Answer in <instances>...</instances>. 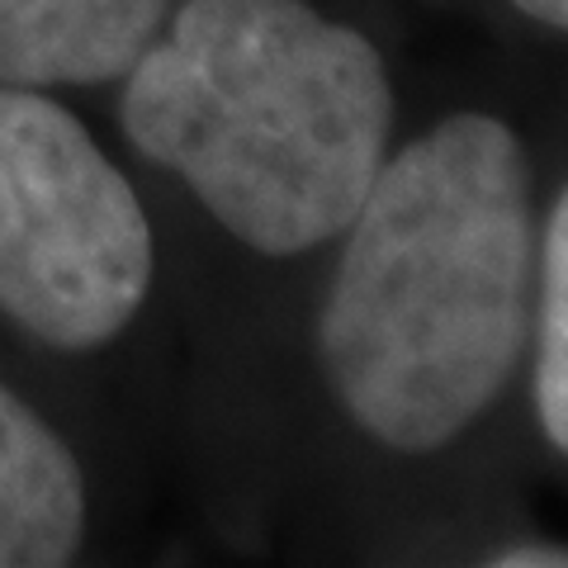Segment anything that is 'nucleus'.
Here are the masks:
<instances>
[{
    "instance_id": "nucleus-1",
    "label": "nucleus",
    "mask_w": 568,
    "mask_h": 568,
    "mask_svg": "<svg viewBox=\"0 0 568 568\" xmlns=\"http://www.w3.org/2000/svg\"><path fill=\"white\" fill-rule=\"evenodd\" d=\"M536 290V204L521 138L455 114L384 156L346 223L317 313L336 398L388 450H436L517 375Z\"/></svg>"
},
{
    "instance_id": "nucleus-2",
    "label": "nucleus",
    "mask_w": 568,
    "mask_h": 568,
    "mask_svg": "<svg viewBox=\"0 0 568 568\" xmlns=\"http://www.w3.org/2000/svg\"><path fill=\"white\" fill-rule=\"evenodd\" d=\"M123 71V133L237 242L298 256L346 233L394 129L361 29L304 0H181Z\"/></svg>"
},
{
    "instance_id": "nucleus-3",
    "label": "nucleus",
    "mask_w": 568,
    "mask_h": 568,
    "mask_svg": "<svg viewBox=\"0 0 568 568\" xmlns=\"http://www.w3.org/2000/svg\"><path fill=\"white\" fill-rule=\"evenodd\" d=\"M152 284V223L58 100L0 85V313L58 351H95Z\"/></svg>"
},
{
    "instance_id": "nucleus-4",
    "label": "nucleus",
    "mask_w": 568,
    "mask_h": 568,
    "mask_svg": "<svg viewBox=\"0 0 568 568\" xmlns=\"http://www.w3.org/2000/svg\"><path fill=\"white\" fill-rule=\"evenodd\" d=\"M181 0H0V85L123 77Z\"/></svg>"
},
{
    "instance_id": "nucleus-5",
    "label": "nucleus",
    "mask_w": 568,
    "mask_h": 568,
    "mask_svg": "<svg viewBox=\"0 0 568 568\" xmlns=\"http://www.w3.org/2000/svg\"><path fill=\"white\" fill-rule=\"evenodd\" d=\"M81 536V465L24 398L0 388V568H58Z\"/></svg>"
},
{
    "instance_id": "nucleus-6",
    "label": "nucleus",
    "mask_w": 568,
    "mask_h": 568,
    "mask_svg": "<svg viewBox=\"0 0 568 568\" xmlns=\"http://www.w3.org/2000/svg\"><path fill=\"white\" fill-rule=\"evenodd\" d=\"M536 317V413L549 446L568 455V190L545 223Z\"/></svg>"
},
{
    "instance_id": "nucleus-7",
    "label": "nucleus",
    "mask_w": 568,
    "mask_h": 568,
    "mask_svg": "<svg viewBox=\"0 0 568 568\" xmlns=\"http://www.w3.org/2000/svg\"><path fill=\"white\" fill-rule=\"evenodd\" d=\"M511 6H517L521 14H530V20L568 33V0H511Z\"/></svg>"
},
{
    "instance_id": "nucleus-8",
    "label": "nucleus",
    "mask_w": 568,
    "mask_h": 568,
    "mask_svg": "<svg viewBox=\"0 0 568 568\" xmlns=\"http://www.w3.org/2000/svg\"><path fill=\"white\" fill-rule=\"evenodd\" d=\"M493 564H503V568H526V564L559 568V564H568V555H526V549H507V555H497Z\"/></svg>"
}]
</instances>
